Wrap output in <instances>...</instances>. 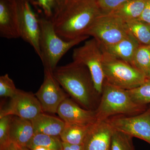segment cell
<instances>
[{"label": "cell", "mask_w": 150, "mask_h": 150, "mask_svg": "<svg viewBox=\"0 0 150 150\" xmlns=\"http://www.w3.org/2000/svg\"><path fill=\"white\" fill-rule=\"evenodd\" d=\"M102 14L96 0H65L52 21L56 33L66 40L86 35Z\"/></svg>", "instance_id": "obj_1"}, {"label": "cell", "mask_w": 150, "mask_h": 150, "mask_svg": "<svg viewBox=\"0 0 150 150\" xmlns=\"http://www.w3.org/2000/svg\"><path fill=\"white\" fill-rule=\"evenodd\" d=\"M53 75L60 86L81 107L89 110L96 109L100 96L96 90L87 67L73 61L56 67Z\"/></svg>", "instance_id": "obj_2"}, {"label": "cell", "mask_w": 150, "mask_h": 150, "mask_svg": "<svg viewBox=\"0 0 150 150\" xmlns=\"http://www.w3.org/2000/svg\"><path fill=\"white\" fill-rule=\"evenodd\" d=\"M148 108L147 105L135 102L128 90L112 85L104 80L99 103L95 111L97 121H105L117 115H137Z\"/></svg>", "instance_id": "obj_3"}, {"label": "cell", "mask_w": 150, "mask_h": 150, "mask_svg": "<svg viewBox=\"0 0 150 150\" xmlns=\"http://www.w3.org/2000/svg\"><path fill=\"white\" fill-rule=\"evenodd\" d=\"M39 16L41 28L40 59L44 68L54 72L60 60L70 49L89 36L83 35L72 40H64L56 33L52 21Z\"/></svg>", "instance_id": "obj_4"}, {"label": "cell", "mask_w": 150, "mask_h": 150, "mask_svg": "<svg viewBox=\"0 0 150 150\" xmlns=\"http://www.w3.org/2000/svg\"><path fill=\"white\" fill-rule=\"evenodd\" d=\"M103 67L105 81L126 90L137 88L147 79L144 74L130 64L104 52Z\"/></svg>", "instance_id": "obj_5"}, {"label": "cell", "mask_w": 150, "mask_h": 150, "mask_svg": "<svg viewBox=\"0 0 150 150\" xmlns=\"http://www.w3.org/2000/svg\"><path fill=\"white\" fill-rule=\"evenodd\" d=\"M126 22L112 14H102L97 18L86 35L95 38L101 46L118 43L129 34Z\"/></svg>", "instance_id": "obj_6"}, {"label": "cell", "mask_w": 150, "mask_h": 150, "mask_svg": "<svg viewBox=\"0 0 150 150\" xmlns=\"http://www.w3.org/2000/svg\"><path fill=\"white\" fill-rule=\"evenodd\" d=\"M72 57L73 61L87 67L96 90L101 96L105 77L103 67V52L100 43L94 38L87 40L83 46L74 49Z\"/></svg>", "instance_id": "obj_7"}, {"label": "cell", "mask_w": 150, "mask_h": 150, "mask_svg": "<svg viewBox=\"0 0 150 150\" xmlns=\"http://www.w3.org/2000/svg\"><path fill=\"white\" fill-rule=\"evenodd\" d=\"M105 121L115 130L144 140L150 145V107L137 115H117Z\"/></svg>", "instance_id": "obj_8"}, {"label": "cell", "mask_w": 150, "mask_h": 150, "mask_svg": "<svg viewBox=\"0 0 150 150\" xmlns=\"http://www.w3.org/2000/svg\"><path fill=\"white\" fill-rule=\"evenodd\" d=\"M18 3L20 38L30 44L40 58L41 28L39 16L28 1L18 0Z\"/></svg>", "instance_id": "obj_9"}, {"label": "cell", "mask_w": 150, "mask_h": 150, "mask_svg": "<svg viewBox=\"0 0 150 150\" xmlns=\"http://www.w3.org/2000/svg\"><path fill=\"white\" fill-rule=\"evenodd\" d=\"M43 112L39 100L35 94L18 89L16 94L0 110V118L16 116L31 121Z\"/></svg>", "instance_id": "obj_10"}, {"label": "cell", "mask_w": 150, "mask_h": 150, "mask_svg": "<svg viewBox=\"0 0 150 150\" xmlns=\"http://www.w3.org/2000/svg\"><path fill=\"white\" fill-rule=\"evenodd\" d=\"M61 86L54 78L53 72L44 68V80L35 94L43 112L57 113L59 105L68 97Z\"/></svg>", "instance_id": "obj_11"}, {"label": "cell", "mask_w": 150, "mask_h": 150, "mask_svg": "<svg viewBox=\"0 0 150 150\" xmlns=\"http://www.w3.org/2000/svg\"><path fill=\"white\" fill-rule=\"evenodd\" d=\"M0 36L20 38L18 0H0Z\"/></svg>", "instance_id": "obj_12"}, {"label": "cell", "mask_w": 150, "mask_h": 150, "mask_svg": "<svg viewBox=\"0 0 150 150\" xmlns=\"http://www.w3.org/2000/svg\"><path fill=\"white\" fill-rule=\"evenodd\" d=\"M57 113L65 123L69 124L90 126L97 121L95 110L85 109L68 97L59 105Z\"/></svg>", "instance_id": "obj_13"}, {"label": "cell", "mask_w": 150, "mask_h": 150, "mask_svg": "<svg viewBox=\"0 0 150 150\" xmlns=\"http://www.w3.org/2000/svg\"><path fill=\"white\" fill-rule=\"evenodd\" d=\"M113 131L106 121H97L87 135L84 150H110Z\"/></svg>", "instance_id": "obj_14"}, {"label": "cell", "mask_w": 150, "mask_h": 150, "mask_svg": "<svg viewBox=\"0 0 150 150\" xmlns=\"http://www.w3.org/2000/svg\"><path fill=\"white\" fill-rule=\"evenodd\" d=\"M140 45L129 32L125 38L118 43L108 46H100L104 53L131 65L135 52Z\"/></svg>", "instance_id": "obj_15"}, {"label": "cell", "mask_w": 150, "mask_h": 150, "mask_svg": "<svg viewBox=\"0 0 150 150\" xmlns=\"http://www.w3.org/2000/svg\"><path fill=\"white\" fill-rule=\"evenodd\" d=\"M35 134L31 121L12 116L10 123L11 142L20 147H26Z\"/></svg>", "instance_id": "obj_16"}, {"label": "cell", "mask_w": 150, "mask_h": 150, "mask_svg": "<svg viewBox=\"0 0 150 150\" xmlns=\"http://www.w3.org/2000/svg\"><path fill=\"white\" fill-rule=\"evenodd\" d=\"M35 133L60 137L65 126L61 118L44 114L43 112L31 120Z\"/></svg>", "instance_id": "obj_17"}, {"label": "cell", "mask_w": 150, "mask_h": 150, "mask_svg": "<svg viewBox=\"0 0 150 150\" xmlns=\"http://www.w3.org/2000/svg\"><path fill=\"white\" fill-rule=\"evenodd\" d=\"M66 123L60 137L62 142L74 145H84L87 135L93 125L81 126Z\"/></svg>", "instance_id": "obj_18"}, {"label": "cell", "mask_w": 150, "mask_h": 150, "mask_svg": "<svg viewBox=\"0 0 150 150\" xmlns=\"http://www.w3.org/2000/svg\"><path fill=\"white\" fill-rule=\"evenodd\" d=\"M145 2L146 0H129L110 13L125 22L139 19L144 8Z\"/></svg>", "instance_id": "obj_19"}, {"label": "cell", "mask_w": 150, "mask_h": 150, "mask_svg": "<svg viewBox=\"0 0 150 150\" xmlns=\"http://www.w3.org/2000/svg\"><path fill=\"white\" fill-rule=\"evenodd\" d=\"M65 0H28L40 16L53 21L62 8Z\"/></svg>", "instance_id": "obj_20"}, {"label": "cell", "mask_w": 150, "mask_h": 150, "mask_svg": "<svg viewBox=\"0 0 150 150\" xmlns=\"http://www.w3.org/2000/svg\"><path fill=\"white\" fill-rule=\"evenodd\" d=\"M126 22L129 32L140 45L150 46V24L139 19Z\"/></svg>", "instance_id": "obj_21"}, {"label": "cell", "mask_w": 150, "mask_h": 150, "mask_svg": "<svg viewBox=\"0 0 150 150\" xmlns=\"http://www.w3.org/2000/svg\"><path fill=\"white\" fill-rule=\"evenodd\" d=\"M38 146L43 147L50 150H62V142L59 137L35 133L26 148L31 150Z\"/></svg>", "instance_id": "obj_22"}, {"label": "cell", "mask_w": 150, "mask_h": 150, "mask_svg": "<svg viewBox=\"0 0 150 150\" xmlns=\"http://www.w3.org/2000/svg\"><path fill=\"white\" fill-rule=\"evenodd\" d=\"M131 65L147 79L150 71V46L140 45L134 54Z\"/></svg>", "instance_id": "obj_23"}, {"label": "cell", "mask_w": 150, "mask_h": 150, "mask_svg": "<svg viewBox=\"0 0 150 150\" xmlns=\"http://www.w3.org/2000/svg\"><path fill=\"white\" fill-rule=\"evenodd\" d=\"M133 138L129 134L113 129L110 150H135Z\"/></svg>", "instance_id": "obj_24"}, {"label": "cell", "mask_w": 150, "mask_h": 150, "mask_svg": "<svg viewBox=\"0 0 150 150\" xmlns=\"http://www.w3.org/2000/svg\"><path fill=\"white\" fill-rule=\"evenodd\" d=\"M129 95L135 102L139 104L147 105L150 103V79L137 88L128 90Z\"/></svg>", "instance_id": "obj_25"}, {"label": "cell", "mask_w": 150, "mask_h": 150, "mask_svg": "<svg viewBox=\"0 0 150 150\" xmlns=\"http://www.w3.org/2000/svg\"><path fill=\"white\" fill-rule=\"evenodd\" d=\"M13 81L11 79L8 74L0 77V96L1 97H13L17 92Z\"/></svg>", "instance_id": "obj_26"}, {"label": "cell", "mask_w": 150, "mask_h": 150, "mask_svg": "<svg viewBox=\"0 0 150 150\" xmlns=\"http://www.w3.org/2000/svg\"><path fill=\"white\" fill-rule=\"evenodd\" d=\"M11 115L0 118V148L11 142L10 140V123Z\"/></svg>", "instance_id": "obj_27"}, {"label": "cell", "mask_w": 150, "mask_h": 150, "mask_svg": "<svg viewBox=\"0 0 150 150\" xmlns=\"http://www.w3.org/2000/svg\"><path fill=\"white\" fill-rule=\"evenodd\" d=\"M129 0H96L102 14L111 13L119 7Z\"/></svg>", "instance_id": "obj_28"}, {"label": "cell", "mask_w": 150, "mask_h": 150, "mask_svg": "<svg viewBox=\"0 0 150 150\" xmlns=\"http://www.w3.org/2000/svg\"><path fill=\"white\" fill-rule=\"evenodd\" d=\"M139 19L150 24V0H146L144 8Z\"/></svg>", "instance_id": "obj_29"}, {"label": "cell", "mask_w": 150, "mask_h": 150, "mask_svg": "<svg viewBox=\"0 0 150 150\" xmlns=\"http://www.w3.org/2000/svg\"><path fill=\"white\" fill-rule=\"evenodd\" d=\"M62 150H84V145H74L62 142Z\"/></svg>", "instance_id": "obj_30"}, {"label": "cell", "mask_w": 150, "mask_h": 150, "mask_svg": "<svg viewBox=\"0 0 150 150\" xmlns=\"http://www.w3.org/2000/svg\"><path fill=\"white\" fill-rule=\"evenodd\" d=\"M0 150H20L19 149L15 144L12 142H10L7 144L0 148Z\"/></svg>", "instance_id": "obj_31"}, {"label": "cell", "mask_w": 150, "mask_h": 150, "mask_svg": "<svg viewBox=\"0 0 150 150\" xmlns=\"http://www.w3.org/2000/svg\"><path fill=\"white\" fill-rule=\"evenodd\" d=\"M31 150H50L46 148L43 147L38 146L34 148V149H33Z\"/></svg>", "instance_id": "obj_32"}, {"label": "cell", "mask_w": 150, "mask_h": 150, "mask_svg": "<svg viewBox=\"0 0 150 150\" xmlns=\"http://www.w3.org/2000/svg\"><path fill=\"white\" fill-rule=\"evenodd\" d=\"M20 150H30L26 147H18Z\"/></svg>", "instance_id": "obj_33"}, {"label": "cell", "mask_w": 150, "mask_h": 150, "mask_svg": "<svg viewBox=\"0 0 150 150\" xmlns=\"http://www.w3.org/2000/svg\"><path fill=\"white\" fill-rule=\"evenodd\" d=\"M147 79H150V71L149 73V75H148Z\"/></svg>", "instance_id": "obj_34"}, {"label": "cell", "mask_w": 150, "mask_h": 150, "mask_svg": "<svg viewBox=\"0 0 150 150\" xmlns=\"http://www.w3.org/2000/svg\"><path fill=\"white\" fill-rule=\"evenodd\" d=\"M25 1H28V0H25Z\"/></svg>", "instance_id": "obj_35"}]
</instances>
